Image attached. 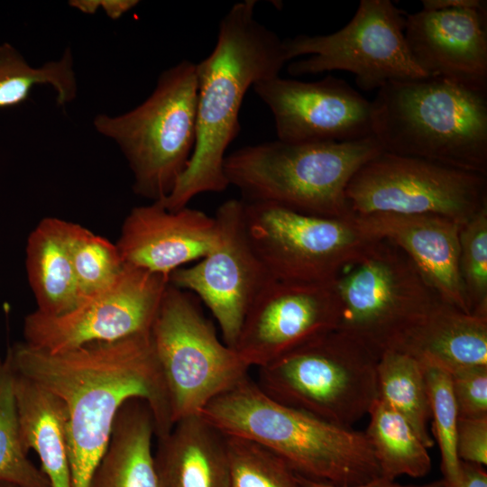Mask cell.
Wrapping results in <instances>:
<instances>
[{
    "label": "cell",
    "mask_w": 487,
    "mask_h": 487,
    "mask_svg": "<svg viewBox=\"0 0 487 487\" xmlns=\"http://www.w3.org/2000/svg\"><path fill=\"white\" fill-rule=\"evenodd\" d=\"M14 370L58 396L69 412L71 487H88L120 407L146 400L155 437L173 426L169 397L150 332L50 353L18 343L7 352Z\"/></svg>",
    "instance_id": "1"
},
{
    "label": "cell",
    "mask_w": 487,
    "mask_h": 487,
    "mask_svg": "<svg viewBox=\"0 0 487 487\" xmlns=\"http://www.w3.org/2000/svg\"><path fill=\"white\" fill-rule=\"evenodd\" d=\"M255 0L234 4L222 18L212 52L197 63L196 143L189 162L165 198L170 211L188 207L196 196L225 191L224 161L240 129L239 113L247 90L280 76L288 62L280 37L254 16Z\"/></svg>",
    "instance_id": "2"
},
{
    "label": "cell",
    "mask_w": 487,
    "mask_h": 487,
    "mask_svg": "<svg viewBox=\"0 0 487 487\" xmlns=\"http://www.w3.org/2000/svg\"><path fill=\"white\" fill-rule=\"evenodd\" d=\"M199 414L226 436L266 447L304 478L352 485L381 476L364 431L281 404L250 376L215 398Z\"/></svg>",
    "instance_id": "3"
},
{
    "label": "cell",
    "mask_w": 487,
    "mask_h": 487,
    "mask_svg": "<svg viewBox=\"0 0 487 487\" xmlns=\"http://www.w3.org/2000/svg\"><path fill=\"white\" fill-rule=\"evenodd\" d=\"M372 105L383 152L487 176V90L434 77L396 80Z\"/></svg>",
    "instance_id": "4"
},
{
    "label": "cell",
    "mask_w": 487,
    "mask_h": 487,
    "mask_svg": "<svg viewBox=\"0 0 487 487\" xmlns=\"http://www.w3.org/2000/svg\"><path fill=\"white\" fill-rule=\"evenodd\" d=\"M383 152L374 137L291 143L280 140L226 155L224 172L244 202L273 204L302 214L354 216L345 190L356 171Z\"/></svg>",
    "instance_id": "5"
},
{
    "label": "cell",
    "mask_w": 487,
    "mask_h": 487,
    "mask_svg": "<svg viewBox=\"0 0 487 487\" xmlns=\"http://www.w3.org/2000/svg\"><path fill=\"white\" fill-rule=\"evenodd\" d=\"M197 63L164 70L150 96L117 116L99 115L96 131L115 142L133 174L134 193L160 201L185 171L197 135Z\"/></svg>",
    "instance_id": "6"
},
{
    "label": "cell",
    "mask_w": 487,
    "mask_h": 487,
    "mask_svg": "<svg viewBox=\"0 0 487 487\" xmlns=\"http://www.w3.org/2000/svg\"><path fill=\"white\" fill-rule=\"evenodd\" d=\"M378 359L335 329L257 368L255 382L281 404L352 427L378 399Z\"/></svg>",
    "instance_id": "7"
},
{
    "label": "cell",
    "mask_w": 487,
    "mask_h": 487,
    "mask_svg": "<svg viewBox=\"0 0 487 487\" xmlns=\"http://www.w3.org/2000/svg\"><path fill=\"white\" fill-rule=\"evenodd\" d=\"M333 286L336 329L379 356L395 350L441 300L403 251L373 238L341 269Z\"/></svg>",
    "instance_id": "8"
},
{
    "label": "cell",
    "mask_w": 487,
    "mask_h": 487,
    "mask_svg": "<svg viewBox=\"0 0 487 487\" xmlns=\"http://www.w3.org/2000/svg\"><path fill=\"white\" fill-rule=\"evenodd\" d=\"M173 425L201 410L249 376L251 368L226 345L199 299L169 284L150 329Z\"/></svg>",
    "instance_id": "9"
},
{
    "label": "cell",
    "mask_w": 487,
    "mask_h": 487,
    "mask_svg": "<svg viewBox=\"0 0 487 487\" xmlns=\"http://www.w3.org/2000/svg\"><path fill=\"white\" fill-rule=\"evenodd\" d=\"M345 197L354 216L434 215L461 225L487 206L486 176L381 152L353 176Z\"/></svg>",
    "instance_id": "10"
},
{
    "label": "cell",
    "mask_w": 487,
    "mask_h": 487,
    "mask_svg": "<svg viewBox=\"0 0 487 487\" xmlns=\"http://www.w3.org/2000/svg\"><path fill=\"white\" fill-rule=\"evenodd\" d=\"M405 13L391 0H362L351 21L326 35L299 34L282 40L292 76L345 70L365 91L396 80L427 77L415 63L404 35Z\"/></svg>",
    "instance_id": "11"
},
{
    "label": "cell",
    "mask_w": 487,
    "mask_h": 487,
    "mask_svg": "<svg viewBox=\"0 0 487 487\" xmlns=\"http://www.w3.org/2000/svg\"><path fill=\"white\" fill-rule=\"evenodd\" d=\"M242 202L249 240L275 280L332 282L372 240L354 216L321 217L273 204Z\"/></svg>",
    "instance_id": "12"
},
{
    "label": "cell",
    "mask_w": 487,
    "mask_h": 487,
    "mask_svg": "<svg viewBox=\"0 0 487 487\" xmlns=\"http://www.w3.org/2000/svg\"><path fill=\"white\" fill-rule=\"evenodd\" d=\"M169 284L167 275L124 264L110 284L72 309L57 316L36 310L27 315L24 343L60 353L148 333Z\"/></svg>",
    "instance_id": "13"
},
{
    "label": "cell",
    "mask_w": 487,
    "mask_h": 487,
    "mask_svg": "<svg viewBox=\"0 0 487 487\" xmlns=\"http://www.w3.org/2000/svg\"><path fill=\"white\" fill-rule=\"evenodd\" d=\"M214 217L217 231L214 247L197 263L172 271L169 279L205 304L223 342L234 348L248 309L273 279L249 240L242 200L225 201Z\"/></svg>",
    "instance_id": "14"
},
{
    "label": "cell",
    "mask_w": 487,
    "mask_h": 487,
    "mask_svg": "<svg viewBox=\"0 0 487 487\" xmlns=\"http://www.w3.org/2000/svg\"><path fill=\"white\" fill-rule=\"evenodd\" d=\"M270 108L278 140L350 142L372 135V105L344 79L303 82L280 76L253 86Z\"/></svg>",
    "instance_id": "15"
},
{
    "label": "cell",
    "mask_w": 487,
    "mask_h": 487,
    "mask_svg": "<svg viewBox=\"0 0 487 487\" xmlns=\"http://www.w3.org/2000/svg\"><path fill=\"white\" fill-rule=\"evenodd\" d=\"M338 319L339 304L333 281L272 280L248 309L234 349L251 368H259L335 330Z\"/></svg>",
    "instance_id": "16"
},
{
    "label": "cell",
    "mask_w": 487,
    "mask_h": 487,
    "mask_svg": "<svg viewBox=\"0 0 487 487\" xmlns=\"http://www.w3.org/2000/svg\"><path fill=\"white\" fill-rule=\"evenodd\" d=\"M404 35L415 63L427 77L487 90V9L406 14Z\"/></svg>",
    "instance_id": "17"
},
{
    "label": "cell",
    "mask_w": 487,
    "mask_h": 487,
    "mask_svg": "<svg viewBox=\"0 0 487 487\" xmlns=\"http://www.w3.org/2000/svg\"><path fill=\"white\" fill-rule=\"evenodd\" d=\"M216 237L215 217L188 207L170 211L155 201L131 210L115 244L124 264L170 276L207 255Z\"/></svg>",
    "instance_id": "18"
},
{
    "label": "cell",
    "mask_w": 487,
    "mask_h": 487,
    "mask_svg": "<svg viewBox=\"0 0 487 487\" xmlns=\"http://www.w3.org/2000/svg\"><path fill=\"white\" fill-rule=\"evenodd\" d=\"M354 218L370 238L385 240L403 251L443 302L471 314L459 271L460 224L434 215Z\"/></svg>",
    "instance_id": "19"
},
{
    "label": "cell",
    "mask_w": 487,
    "mask_h": 487,
    "mask_svg": "<svg viewBox=\"0 0 487 487\" xmlns=\"http://www.w3.org/2000/svg\"><path fill=\"white\" fill-rule=\"evenodd\" d=\"M156 439L159 487H229L227 436L200 414L178 420Z\"/></svg>",
    "instance_id": "20"
},
{
    "label": "cell",
    "mask_w": 487,
    "mask_h": 487,
    "mask_svg": "<svg viewBox=\"0 0 487 487\" xmlns=\"http://www.w3.org/2000/svg\"><path fill=\"white\" fill-rule=\"evenodd\" d=\"M448 372L487 365V317L439 300L395 349Z\"/></svg>",
    "instance_id": "21"
},
{
    "label": "cell",
    "mask_w": 487,
    "mask_h": 487,
    "mask_svg": "<svg viewBox=\"0 0 487 487\" xmlns=\"http://www.w3.org/2000/svg\"><path fill=\"white\" fill-rule=\"evenodd\" d=\"M14 372V402L23 446L27 452H36L51 487H71L67 407L50 391Z\"/></svg>",
    "instance_id": "22"
},
{
    "label": "cell",
    "mask_w": 487,
    "mask_h": 487,
    "mask_svg": "<svg viewBox=\"0 0 487 487\" xmlns=\"http://www.w3.org/2000/svg\"><path fill=\"white\" fill-rule=\"evenodd\" d=\"M153 437L154 417L148 402L140 398L127 400L115 415L88 487H159Z\"/></svg>",
    "instance_id": "23"
},
{
    "label": "cell",
    "mask_w": 487,
    "mask_h": 487,
    "mask_svg": "<svg viewBox=\"0 0 487 487\" xmlns=\"http://www.w3.org/2000/svg\"><path fill=\"white\" fill-rule=\"evenodd\" d=\"M68 222L56 217L41 220L26 244L25 268L36 311L48 316L63 314L80 301L68 243Z\"/></svg>",
    "instance_id": "24"
},
{
    "label": "cell",
    "mask_w": 487,
    "mask_h": 487,
    "mask_svg": "<svg viewBox=\"0 0 487 487\" xmlns=\"http://www.w3.org/2000/svg\"><path fill=\"white\" fill-rule=\"evenodd\" d=\"M364 431L374 451L381 476L397 480L407 475L422 478L431 471L428 448L409 423L396 410L377 399Z\"/></svg>",
    "instance_id": "25"
},
{
    "label": "cell",
    "mask_w": 487,
    "mask_h": 487,
    "mask_svg": "<svg viewBox=\"0 0 487 487\" xmlns=\"http://www.w3.org/2000/svg\"><path fill=\"white\" fill-rule=\"evenodd\" d=\"M378 399L400 413L429 449L434 439L429 397L423 365L398 350L381 354L377 363Z\"/></svg>",
    "instance_id": "26"
},
{
    "label": "cell",
    "mask_w": 487,
    "mask_h": 487,
    "mask_svg": "<svg viewBox=\"0 0 487 487\" xmlns=\"http://www.w3.org/2000/svg\"><path fill=\"white\" fill-rule=\"evenodd\" d=\"M41 84L56 90L57 101L61 106L76 98L77 80L69 49L60 60L33 68L12 45L0 46V108L23 103L32 88Z\"/></svg>",
    "instance_id": "27"
},
{
    "label": "cell",
    "mask_w": 487,
    "mask_h": 487,
    "mask_svg": "<svg viewBox=\"0 0 487 487\" xmlns=\"http://www.w3.org/2000/svg\"><path fill=\"white\" fill-rule=\"evenodd\" d=\"M14 372L9 356L0 365V481L18 487H51L41 469L27 457L19 430Z\"/></svg>",
    "instance_id": "28"
},
{
    "label": "cell",
    "mask_w": 487,
    "mask_h": 487,
    "mask_svg": "<svg viewBox=\"0 0 487 487\" xmlns=\"http://www.w3.org/2000/svg\"><path fill=\"white\" fill-rule=\"evenodd\" d=\"M67 236L81 301L110 284L124 263L115 244L86 227L68 222Z\"/></svg>",
    "instance_id": "29"
},
{
    "label": "cell",
    "mask_w": 487,
    "mask_h": 487,
    "mask_svg": "<svg viewBox=\"0 0 487 487\" xmlns=\"http://www.w3.org/2000/svg\"><path fill=\"white\" fill-rule=\"evenodd\" d=\"M229 487H305L301 476L266 447L227 436Z\"/></svg>",
    "instance_id": "30"
},
{
    "label": "cell",
    "mask_w": 487,
    "mask_h": 487,
    "mask_svg": "<svg viewBox=\"0 0 487 487\" xmlns=\"http://www.w3.org/2000/svg\"><path fill=\"white\" fill-rule=\"evenodd\" d=\"M430 402L433 439L441 455L445 487H459L460 464L456 453L458 413L449 372L433 365H423Z\"/></svg>",
    "instance_id": "31"
},
{
    "label": "cell",
    "mask_w": 487,
    "mask_h": 487,
    "mask_svg": "<svg viewBox=\"0 0 487 487\" xmlns=\"http://www.w3.org/2000/svg\"><path fill=\"white\" fill-rule=\"evenodd\" d=\"M459 271L470 313L487 317V206L461 225Z\"/></svg>",
    "instance_id": "32"
},
{
    "label": "cell",
    "mask_w": 487,
    "mask_h": 487,
    "mask_svg": "<svg viewBox=\"0 0 487 487\" xmlns=\"http://www.w3.org/2000/svg\"><path fill=\"white\" fill-rule=\"evenodd\" d=\"M449 375L458 417H487V365L458 368Z\"/></svg>",
    "instance_id": "33"
},
{
    "label": "cell",
    "mask_w": 487,
    "mask_h": 487,
    "mask_svg": "<svg viewBox=\"0 0 487 487\" xmlns=\"http://www.w3.org/2000/svg\"><path fill=\"white\" fill-rule=\"evenodd\" d=\"M456 453L460 461L486 466L487 417L459 418Z\"/></svg>",
    "instance_id": "34"
},
{
    "label": "cell",
    "mask_w": 487,
    "mask_h": 487,
    "mask_svg": "<svg viewBox=\"0 0 487 487\" xmlns=\"http://www.w3.org/2000/svg\"><path fill=\"white\" fill-rule=\"evenodd\" d=\"M138 4L134 0H77L70 1L69 5L83 13L93 14L101 7L112 19H117L133 8Z\"/></svg>",
    "instance_id": "35"
},
{
    "label": "cell",
    "mask_w": 487,
    "mask_h": 487,
    "mask_svg": "<svg viewBox=\"0 0 487 487\" xmlns=\"http://www.w3.org/2000/svg\"><path fill=\"white\" fill-rule=\"evenodd\" d=\"M301 479L305 487H445V482L443 479L422 484H403L398 482L397 480H390L382 476H379L371 481L352 485H336L326 483L322 482L312 481L302 476Z\"/></svg>",
    "instance_id": "36"
},
{
    "label": "cell",
    "mask_w": 487,
    "mask_h": 487,
    "mask_svg": "<svg viewBox=\"0 0 487 487\" xmlns=\"http://www.w3.org/2000/svg\"><path fill=\"white\" fill-rule=\"evenodd\" d=\"M459 487H487L485 466L461 461Z\"/></svg>",
    "instance_id": "37"
},
{
    "label": "cell",
    "mask_w": 487,
    "mask_h": 487,
    "mask_svg": "<svg viewBox=\"0 0 487 487\" xmlns=\"http://www.w3.org/2000/svg\"><path fill=\"white\" fill-rule=\"evenodd\" d=\"M487 2L482 0H423L425 11H438L446 9H487Z\"/></svg>",
    "instance_id": "38"
},
{
    "label": "cell",
    "mask_w": 487,
    "mask_h": 487,
    "mask_svg": "<svg viewBox=\"0 0 487 487\" xmlns=\"http://www.w3.org/2000/svg\"><path fill=\"white\" fill-rule=\"evenodd\" d=\"M0 487H18L13 483L0 481Z\"/></svg>",
    "instance_id": "39"
},
{
    "label": "cell",
    "mask_w": 487,
    "mask_h": 487,
    "mask_svg": "<svg viewBox=\"0 0 487 487\" xmlns=\"http://www.w3.org/2000/svg\"><path fill=\"white\" fill-rule=\"evenodd\" d=\"M1 363H2V362H1V360H0V365H1Z\"/></svg>",
    "instance_id": "40"
}]
</instances>
